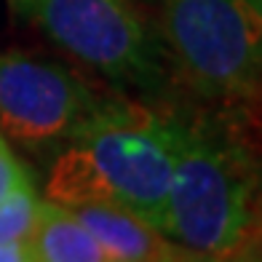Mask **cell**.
Instances as JSON below:
<instances>
[{
    "label": "cell",
    "instance_id": "6da1fadb",
    "mask_svg": "<svg viewBox=\"0 0 262 262\" xmlns=\"http://www.w3.org/2000/svg\"><path fill=\"white\" fill-rule=\"evenodd\" d=\"M185 126L142 104L99 102L62 142L46 180V198L64 206L128 209L163 230L171 171Z\"/></svg>",
    "mask_w": 262,
    "mask_h": 262
},
{
    "label": "cell",
    "instance_id": "7a4b0ae2",
    "mask_svg": "<svg viewBox=\"0 0 262 262\" xmlns=\"http://www.w3.org/2000/svg\"><path fill=\"white\" fill-rule=\"evenodd\" d=\"M254 225L252 166L209 128L185 126L166 195L163 233L198 259H230L254 241Z\"/></svg>",
    "mask_w": 262,
    "mask_h": 262
},
{
    "label": "cell",
    "instance_id": "3957f363",
    "mask_svg": "<svg viewBox=\"0 0 262 262\" xmlns=\"http://www.w3.org/2000/svg\"><path fill=\"white\" fill-rule=\"evenodd\" d=\"M161 30L201 94L246 99L262 91V21L252 0H161Z\"/></svg>",
    "mask_w": 262,
    "mask_h": 262
},
{
    "label": "cell",
    "instance_id": "277c9868",
    "mask_svg": "<svg viewBox=\"0 0 262 262\" xmlns=\"http://www.w3.org/2000/svg\"><path fill=\"white\" fill-rule=\"evenodd\" d=\"M78 62L115 86L152 91L163 78V54L134 0H11Z\"/></svg>",
    "mask_w": 262,
    "mask_h": 262
},
{
    "label": "cell",
    "instance_id": "5b68a950",
    "mask_svg": "<svg viewBox=\"0 0 262 262\" xmlns=\"http://www.w3.org/2000/svg\"><path fill=\"white\" fill-rule=\"evenodd\" d=\"M64 64L25 51L0 54V134L27 150L62 147L97 110Z\"/></svg>",
    "mask_w": 262,
    "mask_h": 262
},
{
    "label": "cell",
    "instance_id": "8992f818",
    "mask_svg": "<svg viewBox=\"0 0 262 262\" xmlns=\"http://www.w3.org/2000/svg\"><path fill=\"white\" fill-rule=\"evenodd\" d=\"M78 220L91 230V235L102 244L110 262H177V259H198L190 249L177 244L152 222L139 214L107 204L70 206Z\"/></svg>",
    "mask_w": 262,
    "mask_h": 262
},
{
    "label": "cell",
    "instance_id": "52a82bcc",
    "mask_svg": "<svg viewBox=\"0 0 262 262\" xmlns=\"http://www.w3.org/2000/svg\"><path fill=\"white\" fill-rule=\"evenodd\" d=\"M35 262H110L102 244L78 220V214L56 201H40L30 235Z\"/></svg>",
    "mask_w": 262,
    "mask_h": 262
},
{
    "label": "cell",
    "instance_id": "ba28073f",
    "mask_svg": "<svg viewBox=\"0 0 262 262\" xmlns=\"http://www.w3.org/2000/svg\"><path fill=\"white\" fill-rule=\"evenodd\" d=\"M40 201L32 185H21L0 198V244L6 241H30L35 220H38Z\"/></svg>",
    "mask_w": 262,
    "mask_h": 262
},
{
    "label": "cell",
    "instance_id": "9c48e42d",
    "mask_svg": "<svg viewBox=\"0 0 262 262\" xmlns=\"http://www.w3.org/2000/svg\"><path fill=\"white\" fill-rule=\"evenodd\" d=\"M27 182H30L27 171L21 169V163L16 161L14 152H11L6 137L0 134V198H6L11 190H16Z\"/></svg>",
    "mask_w": 262,
    "mask_h": 262
},
{
    "label": "cell",
    "instance_id": "30bf717a",
    "mask_svg": "<svg viewBox=\"0 0 262 262\" xmlns=\"http://www.w3.org/2000/svg\"><path fill=\"white\" fill-rule=\"evenodd\" d=\"M0 262H35L30 241H6V244H0Z\"/></svg>",
    "mask_w": 262,
    "mask_h": 262
},
{
    "label": "cell",
    "instance_id": "8fae6325",
    "mask_svg": "<svg viewBox=\"0 0 262 262\" xmlns=\"http://www.w3.org/2000/svg\"><path fill=\"white\" fill-rule=\"evenodd\" d=\"M254 3V8H257V16H259V21H262V0H252Z\"/></svg>",
    "mask_w": 262,
    "mask_h": 262
}]
</instances>
